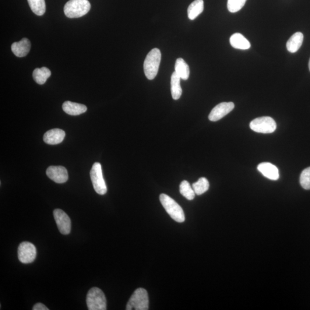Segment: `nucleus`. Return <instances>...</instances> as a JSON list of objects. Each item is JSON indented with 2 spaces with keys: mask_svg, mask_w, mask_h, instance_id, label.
Returning <instances> with one entry per match:
<instances>
[{
  "mask_svg": "<svg viewBox=\"0 0 310 310\" xmlns=\"http://www.w3.org/2000/svg\"><path fill=\"white\" fill-rule=\"evenodd\" d=\"M47 177L57 183H64L68 181L69 176L67 169L63 166H50L46 171Z\"/></svg>",
  "mask_w": 310,
  "mask_h": 310,
  "instance_id": "9b49d317",
  "label": "nucleus"
},
{
  "mask_svg": "<svg viewBox=\"0 0 310 310\" xmlns=\"http://www.w3.org/2000/svg\"><path fill=\"white\" fill-rule=\"evenodd\" d=\"M30 8L38 16L43 15L45 12V0H28Z\"/></svg>",
  "mask_w": 310,
  "mask_h": 310,
  "instance_id": "4be33fe9",
  "label": "nucleus"
},
{
  "mask_svg": "<svg viewBox=\"0 0 310 310\" xmlns=\"http://www.w3.org/2000/svg\"><path fill=\"white\" fill-rule=\"evenodd\" d=\"M175 73L183 80H188L190 76V68L188 64L182 58H178L175 65Z\"/></svg>",
  "mask_w": 310,
  "mask_h": 310,
  "instance_id": "aec40b11",
  "label": "nucleus"
},
{
  "mask_svg": "<svg viewBox=\"0 0 310 310\" xmlns=\"http://www.w3.org/2000/svg\"><path fill=\"white\" fill-rule=\"evenodd\" d=\"M12 51L17 57L26 56L31 50V42L27 38H23L19 42H15L12 44Z\"/></svg>",
  "mask_w": 310,
  "mask_h": 310,
  "instance_id": "4468645a",
  "label": "nucleus"
},
{
  "mask_svg": "<svg viewBox=\"0 0 310 310\" xmlns=\"http://www.w3.org/2000/svg\"><path fill=\"white\" fill-rule=\"evenodd\" d=\"M63 111L67 114L72 116H78L87 111L85 105L71 101H66L62 105Z\"/></svg>",
  "mask_w": 310,
  "mask_h": 310,
  "instance_id": "2eb2a0df",
  "label": "nucleus"
},
{
  "mask_svg": "<svg viewBox=\"0 0 310 310\" xmlns=\"http://www.w3.org/2000/svg\"><path fill=\"white\" fill-rule=\"evenodd\" d=\"M91 181L95 191L100 195L107 193V186L103 177V170L100 163H95L90 171Z\"/></svg>",
  "mask_w": 310,
  "mask_h": 310,
  "instance_id": "423d86ee",
  "label": "nucleus"
},
{
  "mask_svg": "<svg viewBox=\"0 0 310 310\" xmlns=\"http://www.w3.org/2000/svg\"><path fill=\"white\" fill-rule=\"evenodd\" d=\"M65 136L64 130L58 128L53 129L44 134L43 140L45 143L50 145H56L63 142Z\"/></svg>",
  "mask_w": 310,
  "mask_h": 310,
  "instance_id": "ddd939ff",
  "label": "nucleus"
},
{
  "mask_svg": "<svg viewBox=\"0 0 310 310\" xmlns=\"http://www.w3.org/2000/svg\"><path fill=\"white\" fill-rule=\"evenodd\" d=\"M204 9L203 0H195L189 6L188 14L189 19L191 20H195Z\"/></svg>",
  "mask_w": 310,
  "mask_h": 310,
  "instance_id": "6ab92c4d",
  "label": "nucleus"
},
{
  "mask_svg": "<svg viewBox=\"0 0 310 310\" xmlns=\"http://www.w3.org/2000/svg\"><path fill=\"white\" fill-rule=\"evenodd\" d=\"M87 308L89 310H107V299L101 289L97 287L91 288L86 297Z\"/></svg>",
  "mask_w": 310,
  "mask_h": 310,
  "instance_id": "39448f33",
  "label": "nucleus"
},
{
  "mask_svg": "<svg viewBox=\"0 0 310 310\" xmlns=\"http://www.w3.org/2000/svg\"><path fill=\"white\" fill-rule=\"evenodd\" d=\"M53 214L60 232L62 234H69L71 232L72 223L68 215L64 211L58 209L54 210Z\"/></svg>",
  "mask_w": 310,
  "mask_h": 310,
  "instance_id": "1a4fd4ad",
  "label": "nucleus"
},
{
  "mask_svg": "<svg viewBox=\"0 0 310 310\" xmlns=\"http://www.w3.org/2000/svg\"><path fill=\"white\" fill-rule=\"evenodd\" d=\"M209 182L205 178H200L196 182L193 183L192 188L195 194L200 195L206 193L209 189Z\"/></svg>",
  "mask_w": 310,
  "mask_h": 310,
  "instance_id": "5701e85b",
  "label": "nucleus"
},
{
  "mask_svg": "<svg viewBox=\"0 0 310 310\" xmlns=\"http://www.w3.org/2000/svg\"><path fill=\"white\" fill-rule=\"evenodd\" d=\"M276 127L275 121L270 117L257 118L250 123V128L258 133H272L275 131Z\"/></svg>",
  "mask_w": 310,
  "mask_h": 310,
  "instance_id": "0eeeda50",
  "label": "nucleus"
},
{
  "mask_svg": "<svg viewBox=\"0 0 310 310\" xmlns=\"http://www.w3.org/2000/svg\"><path fill=\"white\" fill-rule=\"evenodd\" d=\"M309 70H310V61H309Z\"/></svg>",
  "mask_w": 310,
  "mask_h": 310,
  "instance_id": "cd10ccee",
  "label": "nucleus"
},
{
  "mask_svg": "<svg viewBox=\"0 0 310 310\" xmlns=\"http://www.w3.org/2000/svg\"><path fill=\"white\" fill-rule=\"evenodd\" d=\"M160 200L161 205L172 219L180 223L185 221L184 211L181 206L173 199L165 194H161L160 195Z\"/></svg>",
  "mask_w": 310,
  "mask_h": 310,
  "instance_id": "7ed1b4c3",
  "label": "nucleus"
},
{
  "mask_svg": "<svg viewBox=\"0 0 310 310\" xmlns=\"http://www.w3.org/2000/svg\"><path fill=\"white\" fill-rule=\"evenodd\" d=\"M51 75L50 70L43 67L40 69L37 68L33 72V78L35 82L39 84H43Z\"/></svg>",
  "mask_w": 310,
  "mask_h": 310,
  "instance_id": "412c9836",
  "label": "nucleus"
},
{
  "mask_svg": "<svg viewBox=\"0 0 310 310\" xmlns=\"http://www.w3.org/2000/svg\"><path fill=\"white\" fill-rule=\"evenodd\" d=\"M149 309V294L145 289L137 288L130 297L126 310H147Z\"/></svg>",
  "mask_w": 310,
  "mask_h": 310,
  "instance_id": "20e7f679",
  "label": "nucleus"
},
{
  "mask_svg": "<svg viewBox=\"0 0 310 310\" xmlns=\"http://www.w3.org/2000/svg\"><path fill=\"white\" fill-rule=\"evenodd\" d=\"M90 8L88 0H70L64 6V12L69 18H79L86 15Z\"/></svg>",
  "mask_w": 310,
  "mask_h": 310,
  "instance_id": "f03ea898",
  "label": "nucleus"
},
{
  "mask_svg": "<svg viewBox=\"0 0 310 310\" xmlns=\"http://www.w3.org/2000/svg\"><path fill=\"white\" fill-rule=\"evenodd\" d=\"M300 183L304 189L310 190V167L302 171L300 176Z\"/></svg>",
  "mask_w": 310,
  "mask_h": 310,
  "instance_id": "a878e982",
  "label": "nucleus"
},
{
  "mask_svg": "<svg viewBox=\"0 0 310 310\" xmlns=\"http://www.w3.org/2000/svg\"><path fill=\"white\" fill-rule=\"evenodd\" d=\"M258 170L264 177L272 181H277L279 178V171L275 165L264 162L258 166Z\"/></svg>",
  "mask_w": 310,
  "mask_h": 310,
  "instance_id": "f8f14e48",
  "label": "nucleus"
},
{
  "mask_svg": "<svg viewBox=\"0 0 310 310\" xmlns=\"http://www.w3.org/2000/svg\"><path fill=\"white\" fill-rule=\"evenodd\" d=\"M181 78L175 72L172 74L171 78V91L172 97L175 100L181 98L182 89L181 86Z\"/></svg>",
  "mask_w": 310,
  "mask_h": 310,
  "instance_id": "a211bd4d",
  "label": "nucleus"
},
{
  "mask_svg": "<svg viewBox=\"0 0 310 310\" xmlns=\"http://www.w3.org/2000/svg\"><path fill=\"white\" fill-rule=\"evenodd\" d=\"M304 39V34L300 32H298V33L292 35V36L289 39L287 42V50L291 53L297 52L302 46Z\"/></svg>",
  "mask_w": 310,
  "mask_h": 310,
  "instance_id": "f3484780",
  "label": "nucleus"
},
{
  "mask_svg": "<svg viewBox=\"0 0 310 310\" xmlns=\"http://www.w3.org/2000/svg\"><path fill=\"white\" fill-rule=\"evenodd\" d=\"M161 57V52L157 48L153 49L147 55L144 63V71L149 80H153L156 77L159 69Z\"/></svg>",
  "mask_w": 310,
  "mask_h": 310,
  "instance_id": "f257e3e1",
  "label": "nucleus"
},
{
  "mask_svg": "<svg viewBox=\"0 0 310 310\" xmlns=\"http://www.w3.org/2000/svg\"><path fill=\"white\" fill-rule=\"evenodd\" d=\"M230 43L232 46L239 50H248L251 45L250 42L242 35L235 33L232 35L230 38Z\"/></svg>",
  "mask_w": 310,
  "mask_h": 310,
  "instance_id": "dca6fc26",
  "label": "nucleus"
},
{
  "mask_svg": "<svg viewBox=\"0 0 310 310\" xmlns=\"http://www.w3.org/2000/svg\"><path fill=\"white\" fill-rule=\"evenodd\" d=\"M179 191L181 194L187 199L192 200L195 198V193L190 183L187 181H183L179 186Z\"/></svg>",
  "mask_w": 310,
  "mask_h": 310,
  "instance_id": "b1692460",
  "label": "nucleus"
},
{
  "mask_svg": "<svg viewBox=\"0 0 310 310\" xmlns=\"http://www.w3.org/2000/svg\"><path fill=\"white\" fill-rule=\"evenodd\" d=\"M246 0H228V9L231 13L240 10L245 4Z\"/></svg>",
  "mask_w": 310,
  "mask_h": 310,
  "instance_id": "393cba45",
  "label": "nucleus"
},
{
  "mask_svg": "<svg viewBox=\"0 0 310 310\" xmlns=\"http://www.w3.org/2000/svg\"><path fill=\"white\" fill-rule=\"evenodd\" d=\"M33 310H49V309L41 303H38L34 306Z\"/></svg>",
  "mask_w": 310,
  "mask_h": 310,
  "instance_id": "bb28decb",
  "label": "nucleus"
},
{
  "mask_svg": "<svg viewBox=\"0 0 310 310\" xmlns=\"http://www.w3.org/2000/svg\"><path fill=\"white\" fill-rule=\"evenodd\" d=\"M234 104L232 102L230 103H222L215 107L211 111L209 116V120L217 121L225 117L233 110Z\"/></svg>",
  "mask_w": 310,
  "mask_h": 310,
  "instance_id": "9d476101",
  "label": "nucleus"
},
{
  "mask_svg": "<svg viewBox=\"0 0 310 310\" xmlns=\"http://www.w3.org/2000/svg\"><path fill=\"white\" fill-rule=\"evenodd\" d=\"M37 249L35 245L29 242L21 243L18 248V258L21 263L29 264L36 259Z\"/></svg>",
  "mask_w": 310,
  "mask_h": 310,
  "instance_id": "6e6552de",
  "label": "nucleus"
}]
</instances>
